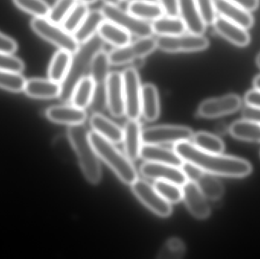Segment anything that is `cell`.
I'll return each mask as SVG.
<instances>
[{
    "label": "cell",
    "mask_w": 260,
    "mask_h": 259,
    "mask_svg": "<svg viewBox=\"0 0 260 259\" xmlns=\"http://www.w3.org/2000/svg\"><path fill=\"white\" fill-rule=\"evenodd\" d=\"M174 151L184 162L193 164L206 173L229 177H244L251 173L250 162L235 157L209 153L198 149L189 141L174 144Z\"/></svg>",
    "instance_id": "1"
},
{
    "label": "cell",
    "mask_w": 260,
    "mask_h": 259,
    "mask_svg": "<svg viewBox=\"0 0 260 259\" xmlns=\"http://www.w3.org/2000/svg\"><path fill=\"white\" fill-rule=\"evenodd\" d=\"M104 45L105 42L97 33L89 41L80 44L77 51L73 53L70 69L60 83L59 97L61 100H71L75 88L81 79L87 76V72H89L93 57L98 52L103 50Z\"/></svg>",
    "instance_id": "2"
},
{
    "label": "cell",
    "mask_w": 260,
    "mask_h": 259,
    "mask_svg": "<svg viewBox=\"0 0 260 259\" xmlns=\"http://www.w3.org/2000/svg\"><path fill=\"white\" fill-rule=\"evenodd\" d=\"M67 134L84 176L91 183H99L102 179V168L99 156L90 141L89 132L85 126L79 124L69 126Z\"/></svg>",
    "instance_id": "3"
},
{
    "label": "cell",
    "mask_w": 260,
    "mask_h": 259,
    "mask_svg": "<svg viewBox=\"0 0 260 259\" xmlns=\"http://www.w3.org/2000/svg\"><path fill=\"white\" fill-rule=\"evenodd\" d=\"M90 141L99 158L120 178L124 183L131 185L138 179V173L131 160L120 152L114 143L92 131L89 132Z\"/></svg>",
    "instance_id": "4"
},
{
    "label": "cell",
    "mask_w": 260,
    "mask_h": 259,
    "mask_svg": "<svg viewBox=\"0 0 260 259\" xmlns=\"http://www.w3.org/2000/svg\"><path fill=\"white\" fill-rule=\"evenodd\" d=\"M30 26L37 34L56 46L59 50H67L73 54L80 46L73 33H69L62 26L52 22L47 18L35 17Z\"/></svg>",
    "instance_id": "5"
},
{
    "label": "cell",
    "mask_w": 260,
    "mask_h": 259,
    "mask_svg": "<svg viewBox=\"0 0 260 259\" xmlns=\"http://www.w3.org/2000/svg\"><path fill=\"white\" fill-rule=\"evenodd\" d=\"M157 48L166 53H193L206 50L210 45L203 34L181 33L175 36H159L156 39Z\"/></svg>",
    "instance_id": "6"
},
{
    "label": "cell",
    "mask_w": 260,
    "mask_h": 259,
    "mask_svg": "<svg viewBox=\"0 0 260 259\" xmlns=\"http://www.w3.org/2000/svg\"><path fill=\"white\" fill-rule=\"evenodd\" d=\"M102 11L106 20L120 26L131 35L139 38L151 36L154 33L151 24L136 18L118 6L105 4Z\"/></svg>",
    "instance_id": "7"
},
{
    "label": "cell",
    "mask_w": 260,
    "mask_h": 259,
    "mask_svg": "<svg viewBox=\"0 0 260 259\" xmlns=\"http://www.w3.org/2000/svg\"><path fill=\"white\" fill-rule=\"evenodd\" d=\"M193 132L186 126L162 125L144 129L142 143L145 144H177L192 139Z\"/></svg>",
    "instance_id": "8"
},
{
    "label": "cell",
    "mask_w": 260,
    "mask_h": 259,
    "mask_svg": "<svg viewBox=\"0 0 260 259\" xmlns=\"http://www.w3.org/2000/svg\"><path fill=\"white\" fill-rule=\"evenodd\" d=\"M157 49L156 39L152 36L139 38L121 47H116L109 53L111 65L131 63L136 59L145 58Z\"/></svg>",
    "instance_id": "9"
},
{
    "label": "cell",
    "mask_w": 260,
    "mask_h": 259,
    "mask_svg": "<svg viewBox=\"0 0 260 259\" xmlns=\"http://www.w3.org/2000/svg\"><path fill=\"white\" fill-rule=\"evenodd\" d=\"M130 186L135 196L154 214L161 217L171 215L172 213L171 203L165 200L151 184L137 179Z\"/></svg>",
    "instance_id": "10"
},
{
    "label": "cell",
    "mask_w": 260,
    "mask_h": 259,
    "mask_svg": "<svg viewBox=\"0 0 260 259\" xmlns=\"http://www.w3.org/2000/svg\"><path fill=\"white\" fill-rule=\"evenodd\" d=\"M124 90L125 115L138 120L141 115L142 86L136 68L129 67L122 72Z\"/></svg>",
    "instance_id": "11"
},
{
    "label": "cell",
    "mask_w": 260,
    "mask_h": 259,
    "mask_svg": "<svg viewBox=\"0 0 260 259\" xmlns=\"http://www.w3.org/2000/svg\"><path fill=\"white\" fill-rule=\"evenodd\" d=\"M241 97L236 94L207 99L200 103L198 114L204 118H215L233 114L241 106Z\"/></svg>",
    "instance_id": "12"
},
{
    "label": "cell",
    "mask_w": 260,
    "mask_h": 259,
    "mask_svg": "<svg viewBox=\"0 0 260 259\" xmlns=\"http://www.w3.org/2000/svg\"><path fill=\"white\" fill-rule=\"evenodd\" d=\"M141 173L154 180H165L183 187L187 182V176L181 167L160 163L146 161L140 167Z\"/></svg>",
    "instance_id": "13"
},
{
    "label": "cell",
    "mask_w": 260,
    "mask_h": 259,
    "mask_svg": "<svg viewBox=\"0 0 260 259\" xmlns=\"http://www.w3.org/2000/svg\"><path fill=\"white\" fill-rule=\"evenodd\" d=\"M105 85L110 112L114 117H123L125 115V100L122 73L118 71L110 72Z\"/></svg>",
    "instance_id": "14"
},
{
    "label": "cell",
    "mask_w": 260,
    "mask_h": 259,
    "mask_svg": "<svg viewBox=\"0 0 260 259\" xmlns=\"http://www.w3.org/2000/svg\"><path fill=\"white\" fill-rule=\"evenodd\" d=\"M183 199L192 216L198 219H206L210 215L211 209L206 198L202 193L197 182L192 180L182 187Z\"/></svg>",
    "instance_id": "15"
},
{
    "label": "cell",
    "mask_w": 260,
    "mask_h": 259,
    "mask_svg": "<svg viewBox=\"0 0 260 259\" xmlns=\"http://www.w3.org/2000/svg\"><path fill=\"white\" fill-rule=\"evenodd\" d=\"M212 25L217 33L237 47H247L250 43V35L247 29L223 17L216 16Z\"/></svg>",
    "instance_id": "16"
},
{
    "label": "cell",
    "mask_w": 260,
    "mask_h": 259,
    "mask_svg": "<svg viewBox=\"0 0 260 259\" xmlns=\"http://www.w3.org/2000/svg\"><path fill=\"white\" fill-rule=\"evenodd\" d=\"M213 3L215 12L219 16L246 29L253 27L254 18L250 11L228 0H213Z\"/></svg>",
    "instance_id": "17"
},
{
    "label": "cell",
    "mask_w": 260,
    "mask_h": 259,
    "mask_svg": "<svg viewBox=\"0 0 260 259\" xmlns=\"http://www.w3.org/2000/svg\"><path fill=\"white\" fill-rule=\"evenodd\" d=\"M178 16L186 25L189 33L203 34L206 24L200 13L195 0H177Z\"/></svg>",
    "instance_id": "18"
},
{
    "label": "cell",
    "mask_w": 260,
    "mask_h": 259,
    "mask_svg": "<svg viewBox=\"0 0 260 259\" xmlns=\"http://www.w3.org/2000/svg\"><path fill=\"white\" fill-rule=\"evenodd\" d=\"M140 157L148 162L160 163L181 167L184 161L174 150L161 147L160 144H145L140 150Z\"/></svg>",
    "instance_id": "19"
},
{
    "label": "cell",
    "mask_w": 260,
    "mask_h": 259,
    "mask_svg": "<svg viewBox=\"0 0 260 259\" xmlns=\"http://www.w3.org/2000/svg\"><path fill=\"white\" fill-rule=\"evenodd\" d=\"M47 118L51 121L69 126L82 124L87 118L86 112L75 105H57L46 111Z\"/></svg>",
    "instance_id": "20"
},
{
    "label": "cell",
    "mask_w": 260,
    "mask_h": 259,
    "mask_svg": "<svg viewBox=\"0 0 260 259\" xmlns=\"http://www.w3.org/2000/svg\"><path fill=\"white\" fill-rule=\"evenodd\" d=\"M142 129L136 119H129L123 129V147L125 154L131 161L140 157L142 145Z\"/></svg>",
    "instance_id": "21"
},
{
    "label": "cell",
    "mask_w": 260,
    "mask_h": 259,
    "mask_svg": "<svg viewBox=\"0 0 260 259\" xmlns=\"http://www.w3.org/2000/svg\"><path fill=\"white\" fill-rule=\"evenodd\" d=\"M160 114V100L158 91L152 84H145L142 86L141 94V115L147 121L157 120Z\"/></svg>",
    "instance_id": "22"
},
{
    "label": "cell",
    "mask_w": 260,
    "mask_h": 259,
    "mask_svg": "<svg viewBox=\"0 0 260 259\" xmlns=\"http://www.w3.org/2000/svg\"><path fill=\"white\" fill-rule=\"evenodd\" d=\"M106 20L102 9L89 11L80 25L73 33L75 39L79 44L89 41L97 34L101 24Z\"/></svg>",
    "instance_id": "23"
},
{
    "label": "cell",
    "mask_w": 260,
    "mask_h": 259,
    "mask_svg": "<svg viewBox=\"0 0 260 259\" xmlns=\"http://www.w3.org/2000/svg\"><path fill=\"white\" fill-rule=\"evenodd\" d=\"M24 91L27 95L34 98H54L59 97L60 84L50 79H33L26 82Z\"/></svg>",
    "instance_id": "24"
},
{
    "label": "cell",
    "mask_w": 260,
    "mask_h": 259,
    "mask_svg": "<svg viewBox=\"0 0 260 259\" xmlns=\"http://www.w3.org/2000/svg\"><path fill=\"white\" fill-rule=\"evenodd\" d=\"M90 124L94 132L113 143L123 141V129L102 114H94L90 119Z\"/></svg>",
    "instance_id": "25"
},
{
    "label": "cell",
    "mask_w": 260,
    "mask_h": 259,
    "mask_svg": "<svg viewBox=\"0 0 260 259\" xmlns=\"http://www.w3.org/2000/svg\"><path fill=\"white\" fill-rule=\"evenodd\" d=\"M127 12L145 21H155L165 13L160 3L145 0H132L128 4Z\"/></svg>",
    "instance_id": "26"
},
{
    "label": "cell",
    "mask_w": 260,
    "mask_h": 259,
    "mask_svg": "<svg viewBox=\"0 0 260 259\" xmlns=\"http://www.w3.org/2000/svg\"><path fill=\"white\" fill-rule=\"evenodd\" d=\"M98 34L107 42L116 47H121L131 42V36L129 32L120 26L108 20H105L99 27Z\"/></svg>",
    "instance_id": "27"
},
{
    "label": "cell",
    "mask_w": 260,
    "mask_h": 259,
    "mask_svg": "<svg viewBox=\"0 0 260 259\" xmlns=\"http://www.w3.org/2000/svg\"><path fill=\"white\" fill-rule=\"evenodd\" d=\"M153 32L159 36H175L186 31V27L178 16L160 17L151 23Z\"/></svg>",
    "instance_id": "28"
},
{
    "label": "cell",
    "mask_w": 260,
    "mask_h": 259,
    "mask_svg": "<svg viewBox=\"0 0 260 259\" xmlns=\"http://www.w3.org/2000/svg\"><path fill=\"white\" fill-rule=\"evenodd\" d=\"M72 57L73 53L67 50H59L56 52L49 66V79L60 84L70 69Z\"/></svg>",
    "instance_id": "29"
},
{
    "label": "cell",
    "mask_w": 260,
    "mask_h": 259,
    "mask_svg": "<svg viewBox=\"0 0 260 259\" xmlns=\"http://www.w3.org/2000/svg\"><path fill=\"white\" fill-rule=\"evenodd\" d=\"M229 132L238 139L260 142V124L251 120L244 119L235 122L229 128Z\"/></svg>",
    "instance_id": "30"
},
{
    "label": "cell",
    "mask_w": 260,
    "mask_h": 259,
    "mask_svg": "<svg viewBox=\"0 0 260 259\" xmlns=\"http://www.w3.org/2000/svg\"><path fill=\"white\" fill-rule=\"evenodd\" d=\"M95 88V82L89 76H85L79 81L72 95V104L85 109L88 107Z\"/></svg>",
    "instance_id": "31"
},
{
    "label": "cell",
    "mask_w": 260,
    "mask_h": 259,
    "mask_svg": "<svg viewBox=\"0 0 260 259\" xmlns=\"http://www.w3.org/2000/svg\"><path fill=\"white\" fill-rule=\"evenodd\" d=\"M111 65L109 53H107L104 49L94 55L90 65L89 76L95 84L106 82Z\"/></svg>",
    "instance_id": "32"
},
{
    "label": "cell",
    "mask_w": 260,
    "mask_h": 259,
    "mask_svg": "<svg viewBox=\"0 0 260 259\" xmlns=\"http://www.w3.org/2000/svg\"><path fill=\"white\" fill-rule=\"evenodd\" d=\"M196 182L206 199L218 200L224 195L222 183L213 174L203 172Z\"/></svg>",
    "instance_id": "33"
},
{
    "label": "cell",
    "mask_w": 260,
    "mask_h": 259,
    "mask_svg": "<svg viewBox=\"0 0 260 259\" xmlns=\"http://www.w3.org/2000/svg\"><path fill=\"white\" fill-rule=\"evenodd\" d=\"M192 140L194 145L205 152L213 154H221L224 152V144L222 140L212 134L197 132L193 134Z\"/></svg>",
    "instance_id": "34"
},
{
    "label": "cell",
    "mask_w": 260,
    "mask_h": 259,
    "mask_svg": "<svg viewBox=\"0 0 260 259\" xmlns=\"http://www.w3.org/2000/svg\"><path fill=\"white\" fill-rule=\"evenodd\" d=\"M89 12L88 6L85 3H77L66 17L61 26L69 33H73L80 25L87 14Z\"/></svg>",
    "instance_id": "35"
},
{
    "label": "cell",
    "mask_w": 260,
    "mask_h": 259,
    "mask_svg": "<svg viewBox=\"0 0 260 259\" xmlns=\"http://www.w3.org/2000/svg\"><path fill=\"white\" fill-rule=\"evenodd\" d=\"M153 187L170 203H178L183 199L182 187L165 180H155Z\"/></svg>",
    "instance_id": "36"
},
{
    "label": "cell",
    "mask_w": 260,
    "mask_h": 259,
    "mask_svg": "<svg viewBox=\"0 0 260 259\" xmlns=\"http://www.w3.org/2000/svg\"><path fill=\"white\" fill-rule=\"evenodd\" d=\"M26 82L20 73L0 70V88L12 92H20L24 91Z\"/></svg>",
    "instance_id": "37"
},
{
    "label": "cell",
    "mask_w": 260,
    "mask_h": 259,
    "mask_svg": "<svg viewBox=\"0 0 260 259\" xmlns=\"http://www.w3.org/2000/svg\"><path fill=\"white\" fill-rule=\"evenodd\" d=\"M17 6L36 18H47L50 8L44 0H14Z\"/></svg>",
    "instance_id": "38"
},
{
    "label": "cell",
    "mask_w": 260,
    "mask_h": 259,
    "mask_svg": "<svg viewBox=\"0 0 260 259\" xmlns=\"http://www.w3.org/2000/svg\"><path fill=\"white\" fill-rule=\"evenodd\" d=\"M77 4V0H57L50 9L47 19L55 24H61L70 11Z\"/></svg>",
    "instance_id": "39"
},
{
    "label": "cell",
    "mask_w": 260,
    "mask_h": 259,
    "mask_svg": "<svg viewBox=\"0 0 260 259\" xmlns=\"http://www.w3.org/2000/svg\"><path fill=\"white\" fill-rule=\"evenodd\" d=\"M108 106L105 83L95 84L94 94L90 103L89 109L93 114H101Z\"/></svg>",
    "instance_id": "40"
},
{
    "label": "cell",
    "mask_w": 260,
    "mask_h": 259,
    "mask_svg": "<svg viewBox=\"0 0 260 259\" xmlns=\"http://www.w3.org/2000/svg\"><path fill=\"white\" fill-rule=\"evenodd\" d=\"M24 69V62L12 53H0V70L20 73Z\"/></svg>",
    "instance_id": "41"
},
{
    "label": "cell",
    "mask_w": 260,
    "mask_h": 259,
    "mask_svg": "<svg viewBox=\"0 0 260 259\" xmlns=\"http://www.w3.org/2000/svg\"><path fill=\"white\" fill-rule=\"evenodd\" d=\"M185 247L181 240L171 239L168 240L159 254V258H180L184 254Z\"/></svg>",
    "instance_id": "42"
},
{
    "label": "cell",
    "mask_w": 260,
    "mask_h": 259,
    "mask_svg": "<svg viewBox=\"0 0 260 259\" xmlns=\"http://www.w3.org/2000/svg\"><path fill=\"white\" fill-rule=\"evenodd\" d=\"M206 25H212L216 18L213 0H195Z\"/></svg>",
    "instance_id": "43"
},
{
    "label": "cell",
    "mask_w": 260,
    "mask_h": 259,
    "mask_svg": "<svg viewBox=\"0 0 260 259\" xmlns=\"http://www.w3.org/2000/svg\"><path fill=\"white\" fill-rule=\"evenodd\" d=\"M16 42L12 38L0 33V53H13L16 51Z\"/></svg>",
    "instance_id": "44"
},
{
    "label": "cell",
    "mask_w": 260,
    "mask_h": 259,
    "mask_svg": "<svg viewBox=\"0 0 260 259\" xmlns=\"http://www.w3.org/2000/svg\"><path fill=\"white\" fill-rule=\"evenodd\" d=\"M181 168L184 171L185 174L187 176L188 180H192L196 182L200 177V175L203 173V170H200L198 167H196L193 164L189 163L184 162Z\"/></svg>",
    "instance_id": "45"
},
{
    "label": "cell",
    "mask_w": 260,
    "mask_h": 259,
    "mask_svg": "<svg viewBox=\"0 0 260 259\" xmlns=\"http://www.w3.org/2000/svg\"><path fill=\"white\" fill-rule=\"evenodd\" d=\"M246 103L247 106L260 108V91L257 89L250 90L247 91L245 95Z\"/></svg>",
    "instance_id": "46"
},
{
    "label": "cell",
    "mask_w": 260,
    "mask_h": 259,
    "mask_svg": "<svg viewBox=\"0 0 260 259\" xmlns=\"http://www.w3.org/2000/svg\"><path fill=\"white\" fill-rule=\"evenodd\" d=\"M242 117L245 120H251L260 124V108L246 106L243 109Z\"/></svg>",
    "instance_id": "47"
},
{
    "label": "cell",
    "mask_w": 260,
    "mask_h": 259,
    "mask_svg": "<svg viewBox=\"0 0 260 259\" xmlns=\"http://www.w3.org/2000/svg\"><path fill=\"white\" fill-rule=\"evenodd\" d=\"M165 9V13L169 16H178L177 0H159Z\"/></svg>",
    "instance_id": "48"
},
{
    "label": "cell",
    "mask_w": 260,
    "mask_h": 259,
    "mask_svg": "<svg viewBox=\"0 0 260 259\" xmlns=\"http://www.w3.org/2000/svg\"><path fill=\"white\" fill-rule=\"evenodd\" d=\"M228 1L235 3L250 12L256 10L259 6V0H228Z\"/></svg>",
    "instance_id": "49"
},
{
    "label": "cell",
    "mask_w": 260,
    "mask_h": 259,
    "mask_svg": "<svg viewBox=\"0 0 260 259\" xmlns=\"http://www.w3.org/2000/svg\"><path fill=\"white\" fill-rule=\"evenodd\" d=\"M253 84L255 89L259 90L260 91V75L254 78Z\"/></svg>",
    "instance_id": "50"
},
{
    "label": "cell",
    "mask_w": 260,
    "mask_h": 259,
    "mask_svg": "<svg viewBox=\"0 0 260 259\" xmlns=\"http://www.w3.org/2000/svg\"><path fill=\"white\" fill-rule=\"evenodd\" d=\"M105 4L114 5V6H119L122 3L123 0H103Z\"/></svg>",
    "instance_id": "51"
},
{
    "label": "cell",
    "mask_w": 260,
    "mask_h": 259,
    "mask_svg": "<svg viewBox=\"0 0 260 259\" xmlns=\"http://www.w3.org/2000/svg\"><path fill=\"white\" fill-rule=\"evenodd\" d=\"M80 3H85V4H92V3H95L97 0H79Z\"/></svg>",
    "instance_id": "52"
},
{
    "label": "cell",
    "mask_w": 260,
    "mask_h": 259,
    "mask_svg": "<svg viewBox=\"0 0 260 259\" xmlns=\"http://www.w3.org/2000/svg\"><path fill=\"white\" fill-rule=\"evenodd\" d=\"M256 63L257 66L260 68V53L257 55V56H256Z\"/></svg>",
    "instance_id": "53"
},
{
    "label": "cell",
    "mask_w": 260,
    "mask_h": 259,
    "mask_svg": "<svg viewBox=\"0 0 260 259\" xmlns=\"http://www.w3.org/2000/svg\"><path fill=\"white\" fill-rule=\"evenodd\" d=\"M145 1L155 2V3H159V0H145Z\"/></svg>",
    "instance_id": "54"
},
{
    "label": "cell",
    "mask_w": 260,
    "mask_h": 259,
    "mask_svg": "<svg viewBox=\"0 0 260 259\" xmlns=\"http://www.w3.org/2000/svg\"><path fill=\"white\" fill-rule=\"evenodd\" d=\"M126 1H132V0H126Z\"/></svg>",
    "instance_id": "55"
}]
</instances>
